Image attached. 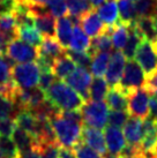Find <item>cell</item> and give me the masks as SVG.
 <instances>
[{
	"instance_id": "1",
	"label": "cell",
	"mask_w": 157,
	"mask_h": 158,
	"mask_svg": "<svg viewBox=\"0 0 157 158\" xmlns=\"http://www.w3.org/2000/svg\"><path fill=\"white\" fill-rule=\"evenodd\" d=\"M45 97L52 105L60 110V112L81 110L86 102L66 82L58 80L45 91Z\"/></svg>"
},
{
	"instance_id": "2",
	"label": "cell",
	"mask_w": 157,
	"mask_h": 158,
	"mask_svg": "<svg viewBox=\"0 0 157 158\" xmlns=\"http://www.w3.org/2000/svg\"><path fill=\"white\" fill-rule=\"evenodd\" d=\"M50 121L52 123L57 141L60 147L73 148L76 143L82 140L83 125L68 120L60 113L53 117Z\"/></svg>"
},
{
	"instance_id": "3",
	"label": "cell",
	"mask_w": 157,
	"mask_h": 158,
	"mask_svg": "<svg viewBox=\"0 0 157 158\" xmlns=\"http://www.w3.org/2000/svg\"><path fill=\"white\" fill-rule=\"evenodd\" d=\"M144 82H146V74L142 67L132 59L126 62L121 80L114 88L120 90L126 96H129L135 90L143 88Z\"/></svg>"
},
{
	"instance_id": "4",
	"label": "cell",
	"mask_w": 157,
	"mask_h": 158,
	"mask_svg": "<svg viewBox=\"0 0 157 158\" xmlns=\"http://www.w3.org/2000/svg\"><path fill=\"white\" fill-rule=\"evenodd\" d=\"M83 123L89 127L103 129L106 126L109 119V106L104 102L87 101L84 102L82 109Z\"/></svg>"
},
{
	"instance_id": "5",
	"label": "cell",
	"mask_w": 157,
	"mask_h": 158,
	"mask_svg": "<svg viewBox=\"0 0 157 158\" xmlns=\"http://www.w3.org/2000/svg\"><path fill=\"white\" fill-rule=\"evenodd\" d=\"M40 68L37 62H23L12 67V79L16 87L24 89L35 88L38 84Z\"/></svg>"
},
{
	"instance_id": "6",
	"label": "cell",
	"mask_w": 157,
	"mask_h": 158,
	"mask_svg": "<svg viewBox=\"0 0 157 158\" xmlns=\"http://www.w3.org/2000/svg\"><path fill=\"white\" fill-rule=\"evenodd\" d=\"M6 56L15 62H31L36 61L39 57L38 48L26 43L24 40H20L19 37L11 40L5 50Z\"/></svg>"
},
{
	"instance_id": "7",
	"label": "cell",
	"mask_w": 157,
	"mask_h": 158,
	"mask_svg": "<svg viewBox=\"0 0 157 158\" xmlns=\"http://www.w3.org/2000/svg\"><path fill=\"white\" fill-rule=\"evenodd\" d=\"M135 60L142 67L146 76L157 70V53L151 42L142 40L135 52Z\"/></svg>"
},
{
	"instance_id": "8",
	"label": "cell",
	"mask_w": 157,
	"mask_h": 158,
	"mask_svg": "<svg viewBox=\"0 0 157 158\" xmlns=\"http://www.w3.org/2000/svg\"><path fill=\"white\" fill-rule=\"evenodd\" d=\"M65 82L74 89L84 101H89V89L92 82V77L87 68L76 67L74 72L66 77Z\"/></svg>"
},
{
	"instance_id": "9",
	"label": "cell",
	"mask_w": 157,
	"mask_h": 158,
	"mask_svg": "<svg viewBox=\"0 0 157 158\" xmlns=\"http://www.w3.org/2000/svg\"><path fill=\"white\" fill-rule=\"evenodd\" d=\"M149 99L150 94L144 88H140L128 96V111L129 114L139 119L149 117Z\"/></svg>"
},
{
	"instance_id": "10",
	"label": "cell",
	"mask_w": 157,
	"mask_h": 158,
	"mask_svg": "<svg viewBox=\"0 0 157 158\" xmlns=\"http://www.w3.org/2000/svg\"><path fill=\"white\" fill-rule=\"evenodd\" d=\"M125 59H126V57L121 51L116 50L111 53L109 66H108V69L105 73V80L111 88H114L121 80L125 65H126Z\"/></svg>"
},
{
	"instance_id": "11",
	"label": "cell",
	"mask_w": 157,
	"mask_h": 158,
	"mask_svg": "<svg viewBox=\"0 0 157 158\" xmlns=\"http://www.w3.org/2000/svg\"><path fill=\"white\" fill-rule=\"evenodd\" d=\"M78 26L91 38H95L97 36L106 32L108 29V26L102 21V19L95 9H91L89 13L83 15L78 21Z\"/></svg>"
},
{
	"instance_id": "12",
	"label": "cell",
	"mask_w": 157,
	"mask_h": 158,
	"mask_svg": "<svg viewBox=\"0 0 157 158\" xmlns=\"http://www.w3.org/2000/svg\"><path fill=\"white\" fill-rule=\"evenodd\" d=\"M16 85L12 79V60L4 53H0V92L12 97Z\"/></svg>"
},
{
	"instance_id": "13",
	"label": "cell",
	"mask_w": 157,
	"mask_h": 158,
	"mask_svg": "<svg viewBox=\"0 0 157 158\" xmlns=\"http://www.w3.org/2000/svg\"><path fill=\"white\" fill-rule=\"evenodd\" d=\"M105 143L109 152L114 155H120L124 148L126 147V139L122 134L121 129L114 126H106L105 127Z\"/></svg>"
},
{
	"instance_id": "14",
	"label": "cell",
	"mask_w": 157,
	"mask_h": 158,
	"mask_svg": "<svg viewBox=\"0 0 157 158\" xmlns=\"http://www.w3.org/2000/svg\"><path fill=\"white\" fill-rule=\"evenodd\" d=\"M124 135L127 143L135 147H140L143 139V123L142 119L136 117H129L124 126Z\"/></svg>"
},
{
	"instance_id": "15",
	"label": "cell",
	"mask_w": 157,
	"mask_h": 158,
	"mask_svg": "<svg viewBox=\"0 0 157 158\" xmlns=\"http://www.w3.org/2000/svg\"><path fill=\"white\" fill-rule=\"evenodd\" d=\"M82 141L90 145L92 149L104 156L106 154V143L105 136L102 129H97L89 126H83L82 129Z\"/></svg>"
},
{
	"instance_id": "16",
	"label": "cell",
	"mask_w": 157,
	"mask_h": 158,
	"mask_svg": "<svg viewBox=\"0 0 157 158\" xmlns=\"http://www.w3.org/2000/svg\"><path fill=\"white\" fill-rule=\"evenodd\" d=\"M135 24L143 38L157 45V15L136 18Z\"/></svg>"
},
{
	"instance_id": "17",
	"label": "cell",
	"mask_w": 157,
	"mask_h": 158,
	"mask_svg": "<svg viewBox=\"0 0 157 158\" xmlns=\"http://www.w3.org/2000/svg\"><path fill=\"white\" fill-rule=\"evenodd\" d=\"M66 50L67 48H62L56 37H44L42 40V44L38 46L39 56L51 59L53 61L58 57L65 54Z\"/></svg>"
},
{
	"instance_id": "18",
	"label": "cell",
	"mask_w": 157,
	"mask_h": 158,
	"mask_svg": "<svg viewBox=\"0 0 157 158\" xmlns=\"http://www.w3.org/2000/svg\"><path fill=\"white\" fill-rule=\"evenodd\" d=\"M97 13L102 19V21L108 27H114L120 22L119 9L116 0H109L97 8Z\"/></svg>"
},
{
	"instance_id": "19",
	"label": "cell",
	"mask_w": 157,
	"mask_h": 158,
	"mask_svg": "<svg viewBox=\"0 0 157 158\" xmlns=\"http://www.w3.org/2000/svg\"><path fill=\"white\" fill-rule=\"evenodd\" d=\"M12 137H13L14 143L16 145V148H18L20 154L27 152V151L38 147V143H37L35 137L31 134H29L28 132L23 131L22 128L18 127V126L14 129Z\"/></svg>"
},
{
	"instance_id": "20",
	"label": "cell",
	"mask_w": 157,
	"mask_h": 158,
	"mask_svg": "<svg viewBox=\"0 0 157 158\" xmlns=\"http://www.w3.org/2000/svg\"><path fill=\"white\" fill-rule=\"evenodd\" d=\"M76 68V64H75L72 58L65 53L60 57H58L52 65V73L56 75L57 79L65 80L70 74H72Z\"/></svg>"
},
{
	"instance_id": "21",
	"label": "cell",
	"mask_w": 157,
	"mask_h": 158,
	"mask_svg": "<svg viewBox=\"0 0 157 158\" xmlns=\"http://www.w3.org/2000/svg\"><path fill=\"white\" fill-rule=\"evenodd\" d=\"M142 40H143V36L138 29L135 21L132 22L128 26V40H127V43L124 48V54H125L126 59L132 60L135 57L136 50L139 48L140 43L142 42Z\"/></svg>"
},
{
	"instance_id": "22",
	"label": "cell",
	"mask_w": 157,
	"mask_h": 158,
	"mask_svg": "<svg viewBox=\"0 0 157 158\" xmlns=\"http://www.w3.org/2000/svg\"><path fill=\"white\" fill-rule=\"evenodd\" d=\"M74 23L68 18H59L57 21V35L56 38L64 48H70V38H72V30L74 29Z\"/></svg>"
},
{
	"instance_id": "23",
	"label": "cell",
	"mask_w": 157,
	"mask_h": 158,
	"mask_svg": "<svg viewBox=\"0 0 157 158\" xmlns=\"http://www.w3.org/2000/svg\"><path fill=\"white\" fill-rule=\"evenodd\" d=\"M90 45H91V42L89 40V36L84 32V30L78 24L74 26L70 43V50L80 51V52H88V50L90 48Z\"/></svg>"
},
{
	"instance_id": "24",
	"label": "cell",
	"mask_w": 157,
	"mask_h": 158,
	"mask_svg": "<svg viewBox=\"0 0 157 158\" xmlns=\"http://www.w3.org/2000/svg\"><path fill=\"white\" fill-rule=\"evenodd\" d=\"M16 126L22 128L23 131L28 132L29 134L36 139V132H37V119L29 110H21L15 117Z\"/></svg>"
},
{
	"instance_id": "25",
	"label": "cell",
	"mask_w": 157,
	"mask_h": 158,
	"mask_svg": "<svg viewBox=\"0 0 157 158\" xmlns=\"http://www.w3.org/2000/svg\"><path fill=\"white\" fill-rule=\"evenodd\" d=\"M106 104L111 110L127 111L128 110V96L122 94L117 88H111L106 95Z\"/></svg>"
},
{
	"instance_id": "26",
	"label": "cell",
	"mask_w": 157,
	"mask_h": 158,
	"mask_svg": "<svg viewBox=\"0 0 157 158\" xmlns=\"http://www.w3.org/2000/svg\"><path fill=\"white\" fill-rule=\"evenodd\" d=\"M0 31L4 34L8 43L18 37V24L13 13L0 14Z\"/></svg>"
},
{
	"instance_id": "27",
	"label": "cell",
	"mask_w": 157,
	"mask_h": 158,
	"mask_svg": "<svg viewBox=\"0 0 157 158\" xmlns=\"http://www.w3.org/2000/svg\"><path fill=\"white\" fill-rule=\"evenodd\" d=\"M110 58H111L110 52H97L92 56L90 70L95 77H102L106 73Z\"/></svg>"
},
{
	"instance_id": "28",
	"label": "cell",
	"mask_w": 157,
	"mask_h": 158,
	"mask_svg": "<svg viewBox=\"0 0 157 158\" xmlns=\"http://www.w3.org/2000/svg\"><path fill=\"white\" fill-rule=\"evenodd\" d=\"M109 83L103 77H95L92 80L89 89V99L95 102H102L106 98L109 92Z\"/></svg>"
},
{
	"instance_id": "29",
	"label": "cell",
	"mask_w": 157,
	"mask_h": 158,
	"mask_svg": "<svg viewBox=\"0 0 157 158\" xmlns=\"http://www.w3.org/2000/svg\"><path fill=\"white\" fill-rule=\"evenodd\" d=\"M18 37L20 40H24L26 43L38 48L42 44L43 36L37 30V28L32 27H18Z\"/></svg>"
},
{
	"instance_id": "30",
	"label": "cell",
	"mask_w": 157,
	"mask_h": 158,
	"mask_svg": "<svg viewBox=\"0 0 157 158\" xmlns=\"http://www.w3.org/2000/svg\"><path fill=\"white\" fill-rule=\"evenodd\" d=\"M118 9L120 14V22L129 26L136 20L134 2L132 0H118Z\"/></svg>"
},
{
	"instance_id": "31",
	"label": "cell",
	"mask_w": 157,
	"mask_h": 158,
	"mask_svg": "<svg viewBox=\"0 0 157 158\" xmlns=\"http://www.w3.org/2000/svg\"><path fill=\"white\" fill-rule=\"evenodd\" d=\"M111 50H112V38L110 37L108 32H104L92 38L91 45H90V48L88 50V53L92 57L97 52H110Z\"/></svg>"
},
{
	"instance_id": "32",
	"label": "cell",
	"mask_w": 157,
	"mask_h": 158,
	"mask_svg": "<svg viewBox=\"0 0 157 158\" xmlns=\"http://www.w3.org/2000/svg\"><path fill=\"white\" fill-rule=\"evenodd\" d=\"M111 38H112L113 48L116 50H118V51L124 50L127 43V40H128V26L124 24L122 22L116 24L113 31L111 34Z\"/></svg>"
},
{
	"instance_id": "33",
	"label": "cell",
	"mask_w": 157,
	"mask_h": 158,
	"mask_svg": "<svg viewBox=\"0 0 157 158\" xmlns=\"http://www.w3.org/2000/svg\"><path fill=\"white\" fill-rule=\"evenodd\" d=\"M66 4H67L70 16L78 19V21L83 15L89 13L91 9H95L88 2V0H66Z\"/></svg>"
},
{
	"instance_id": "34",
	"label": "cell",
	"mask_w": 157,
	"mask_h": 158,
	"mask_svg": "<svg viewBox=\"0 0 157 158\" xmlns=\"http://www.w3.org/2000/svg\"><path fill=\"white\" fill-rule=\"evenodd\" d=\"M136 18L157 15L156 0H136L134 2Z\"/></svg>"
},
{
	"instance_id": "35",
	"label": "cell",
	"mask_w": 157,
	"mask_h": 158,
	"mask_svg": "<svg viewBox=\"0 0 157 158\" xmlns=\"http://www.w3.org/2000/svg\"><path fill=\"white\" fill-rule=\"evenodd\" d=\"M18 113V107L15 106L12 98L0 92V119L15 118Z\"/></svg>"
},
{
	"instance_id": "36",
	"label": "cell",
	"mask_w": 157,
	"mask_h": 158,
	"mask_svg": "<svg viewBox=\"0 0 157 158\" xmlns=\"http://www.w3.org/2000/svg\"><path fill=\"white\" fill-rule=\"evenodd\" d=\"M0 151L4 158H20V152L14 141L7 136H0Z\"/></svg>"
},
{
	"instance_id": "37",
	"label": "cell",
	"mask_w": 157,
	"mask_h": 158,
	"mask_svg": "<svg viewBox=\"0 0 157 158\" xmlns=\"http://www.w3.org/2000/svg\"><path fill=\"white\" fill-rule=\"evenodd\" d=\"M76 158H103L100 152H97L95 149H92L90 145H88L82 140L73 147Z\"/></svg>"
},
{
	"instance_id": "38",
	"label": "cell",
	"mask_w": 157,
	"mask_h": 158,
	"mask_svg": "<svg viewBox=\"0 0 157 158\" xmlns=\"http://www.w3.org/2000/svg\"><path fill=\"white\" fill-rule=\"evenodd\" d=\"M46 8L54 18H64L68 14V7L66 0H48Z\"/></svg>"
},
{
	"instance_id": "39",
	"label": "cell",
	"mask_w": 157,
	"mask_h": 158,
	"mask_svg": "<svg viewBox=\"0 0 157 158\" xmlns=\"http://www.w3.org/2000/svg\"><path fill=\"white\" fill-rule=\"evenodd\" d=\"M66 53L72 58V60L78 67H83V68H87V69L90 68L92 57L88 52H80V51H74V50H66Z\"/></svg>"
},
{
	"instance_id": "40",
	"label": "cell",
	"mask_w": 157,
	"mask_h": 158,
	"mask_svg": "<svg viewBox=\"0 0 157 158\" xmlns=\"http://www.w3.org/2000/svg\"><path fill=\"white\" fill-rule=\"evenodd\" d=\"M129 119V113L127 111H114L111 110L109 113V119L108 121L110 123L111 126L120 128L122 126H125V123H127V120Z\"/></svg>"
},
{
	"instance_id": "41",
	"label": "cell",
	"mask_w": 157,
	"mask_h": 158,
	"mask_svg": "<svg viewBox=\"0 0 157 158\" xmlns=\"http://www.w3.org/2000/svg\"><path fill=\"white\" fill-rule=\"evenodd\" d=\"M56 81H57V77H56V75L52 73V70H40L38 85L44 92L46 91Z\"/></svg>"
},
{
	"instance_id": "42",
	"label": "cell",
	"mask_w": 157,
	"mask_h": 158,
	"mask_svg": "<svg viewBox=\"0 0 157 158\" xmlns=\"http://www.w3.org/2000/svg\"><path fill=\"white\" fill-rule=\"evenodd\" d=\"M40 150V154L43 158H60L59 156V150L60 145L59 143H48L38 147Z\"/></svg>"
},
{
	"instance_id": "43",
	"label": "cell",
	"mask_w": 157,
	"mask_h": 158,
	"mask_svg": "<svg viewBox=\"0 0 157 158\" xmlns=\"http://www.w3.org/2000/svg\"><path fill=\"white\" fill-rule=\"evenodd\" d=\"M15 128H16V123L14 118L0 119V136L9 137L11 135H13Z\"/></svg>"
},
{
	"instance_id": "44",
	"label": "cell",
	"mask_w": 157,
	"mask_h": 158,
	"mask_svg": "<svg viewBox=\"0 0 157 158\" xmlns=\"http://www.w3.org/2000/svg\"><path fill=\"white\" fill-rule=\"evenodd\" d=\"M143 88L150 95L157 97V70H155L154 73H151L148 76H146V82H144Z\"/></svg>"
},
{
	"instance_id": "45",
	"label": "cell",
	"mask_w": 157,
	"mask_h": 158,
	"mask_svg": "<svg viewBox=\"0 0 157 158\" xmlns=\"http://www.w3.org/2000/svg\"><path fill=\"white\" fill-rule=\"evenodd\" d=\"M60 114L62 117H65L66 119H68V120H72V121H75V123L83 125V115L81 110L62 111V112H60Z\"/></svg>"
},
{
	"instance_id": "46",
	"label": "cell",
	"mask_w": 157,
	"mask_h": 158,
	"mask_svg": "<svg viewBox=\"0 0 157 158\" xmlns=\"http://www.w3.org/2000/svg\"><path fill=\"white\" fill-rule=\"evenodd\" d=\"M16 4V0H0V14L13 13Z\"/></svg>"
},
{
	"instance_id": "47",
	"label": "cell",
	"mask_w": 157,
	"mask_h": 158,
	"mask_svg": "<svg viewBox=\"0 0 157 158\" xmlns=\"http://www.w3.org/2000/svg\"><path fill=\"white\" fill-rule=\"evenodd\" d=\"M149 117L157 120V97L150 95L149 99Z\"/></svg>"
},
{
	"instance_id": "48",
	"label": "cell",
	"mask_w": 157,
	"mask_h": 158,
	"mask_svg": "<svg viewBox=\"0 0 157 158\" xmlns=\"http://www.w3.org/2000/svg\"><path fill=\"white\" fill-rule=\"evenodd\" d=\"M20 158H43V157H42V154H40L39 148L36 147V148L29 150V151H27V152L20 154Z\"/></svg>"
},
{
	"instance_id": "49",
	"label": "cell",
	"mask_w": 157,
	"mask_h": 158,
	"mask_svg": "<svg viewBox=\"0 0 157 158\" xmlns=\"http://www.w3.org/2000/svg\"><path fill=\"white\" fill-rule=\"evenodd\" d=\"M59 156L60 158H76L74 151L70 150V148H65V147H60Z\"/></svg>"
},
{
	"instance_id": "50",
	"label": "cell",
	"mask_w": 157,
	"mask_h": 158,
	"mask_svg": "<svg viewBox=\"0 0 157 158\" xmlns=\"http://www.w3.org/2000/svg\"><path fill=\"white\" fill-rule=\"evenodd\" d=\"M8 44V42L6 40V37L4 36V34L0 31V53H5L6 46Z\"/></svg>"
},
{
	"instance_id": "51",
	"label": "cell",
	"mask_w": 157,
	"mask_h": 158,
	"mask_svg": "<svg viewBox=\"0 0 157 158\" xmlns=\"http://www.w3.org/2000/svg\"><path fill=\"white\" fill-rule=\"evenodd\" d=\"M48 2V0H27V4L29 6H34V5H38V6H45Z\"/></svg>"
},
{
	"instance_id": "52",
	"label": "cell",
	"mask_w": 157,
	"mask_h": 158,
	"mask_svg": "<svg viewBox=\"0 0 157 158\" xmlns=\"http://www.w3.org/2000/svg\"><path fill=\"white\" fill-rule=\"evenodd\" d=\"M88 2L91 5L92 8H98L100 6H102V5L105 2V0H88Z\"/></svg>"
},
{
	"instance_id": "53",
	"label": "cell",
	"mask_w": 157,
	"mask_h": 158,
	"mask_svg": "<svg viewBox=\"0 0 157 158\" xmlns=\"http://www.w3.org/2000/svg\"><path fill=\"white\" fill-rule=\"evenodd\" d=\"M103 158H121V156H120V155L111 154V152H106V154L103 156Z\"/></svg>"
},
{
	"instance_id": "54",
	"label": "cell",
	"mask_w": 157,
	"mask_h": 158,
	"mask_svg": "<svg viewBox=\"0 0 157 158\" xmlns=\"http://www.w3.org/2000/svg\"><path fill=\"white\" fill-rule=\"evenodd\" d=\"M18 2H23V4H27V0H16ZM28 5V4H27Z\"/></svg>"
},
{
	"instance_id": "55",
	"label": "cell",
	"mask_w": 157,
	"mask_h": 158,
	"mask_svg": "<svg viewBox=\"0 0 157 158\" xmlns=\"http://www.w3.org/2000/svg\"><path fill=\"white\" fill-rule=\"evenodd\" d=\"M0 158H4V156H2V154H1V151H0Z\"/></svg>"
},
{
	"instance_id": "56",
	"label": "cell",
	"mask_w": 157,
	"mask_h": 158,
	"mask_svg": "<svg viewBox=\"0 0 157 158\" xmlns=\"http://www.w3.org/2000/svg\"><path fill=\"white\" fill-rule=\"evenodd\" d=\"M155 48V50H156V53H157V46H154Z\"/></svg>"
},
{
	"instance_id": "57",
	"label": "cell",
	"mask_w": 157,
	"mask_h": 158,
	"mask_svg": "<svg viewBox=\"0 0 157 158\" xmlns=\"http://www.w3.org/2000/svg\"><path fill=\"white\" fill-rule=\"evenodd\" d=\"M132 1H136V0H132Z\"/></svg>"
},
{
	"instance_id": "58",
	"label": "cell",
	"mask_w": 157,
	"mask_h": 158,
	"mask_svg": "<svg viewBox=\"0 0 157 158\" xmlns=\"http://www.w3.org/2000/svg\"><path fill=\"white\" fill-rule=\"evenodd\" d=\"M121 158H126V157H121Z\"/></svg>"
},
{
	"instance_id": "59",
	"label": "cell",
	"mask_w": 157,
	"mask_h": 158,
	"mask_svg": "<svg viewBox=\"0 0 157 158\" xmlns=\"http://www.w3.org/2000/svg\"><path fill=\"white\" fill-rule=\"evenodd\" d=\"M156 4H157V0H156Z\"/></svg>"
}]
</instances>
